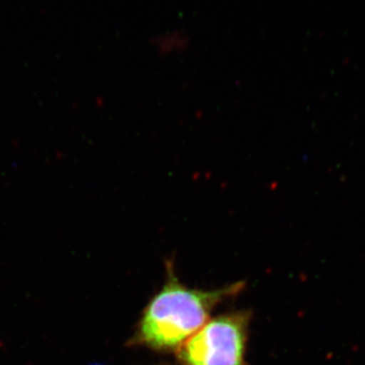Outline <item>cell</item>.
Masks as SVG:
<instances>
[{
	"instance_id": "1",
	"label": "cell",
	"mask_w": 365,
	"mask_h": 365,
	"mask_svg": "<svg viewBox=\"0 0 365 365\" xmlns=\"http://www.w3.org/2000/svg\"><path fill=\"white\" fill-rule=\"evenodd\" d=\"M170 276L146 307L136 335L137 342L160 351L179 349L207 323L218 302L242 288V283H237L215 292H200L182 287Z\"/></svg>"
},
{
	"instance_id": "2",
	"label": "cell",
	"mask_w": 365,
	"mask_h": 365,
	"mask_svg": "<svg viewBox=\"0 0 365 365\" xmlns=\"http://www.w3.org/2000/svg\"><path fill=\"white\" fill-rule=\"evenodd\" d=\"M249 316L225 314L211 319L179 349L185 365H244Z\"/></svg>"
},
{
	"instance_id": "3",
	"label": "cell",
	"mask_w": 365,
	"mask_h": 365,
	"mask_svg": "<svg viewBox=\"0 0 365 365\" xmlns=\"http://www.w3.org/2000/svg\"><path fill=\"white\" fill-rule=\"evenodd\" d=\"M187 38L184 34L180 32H173L170 34H167V35L160 36V40H158L157 44L158 46V49L160 51H169L172 53L174 51L175 47L174 45H176V47L181 48L182 45H186Z\"/></svg>"
}]
</instances>
